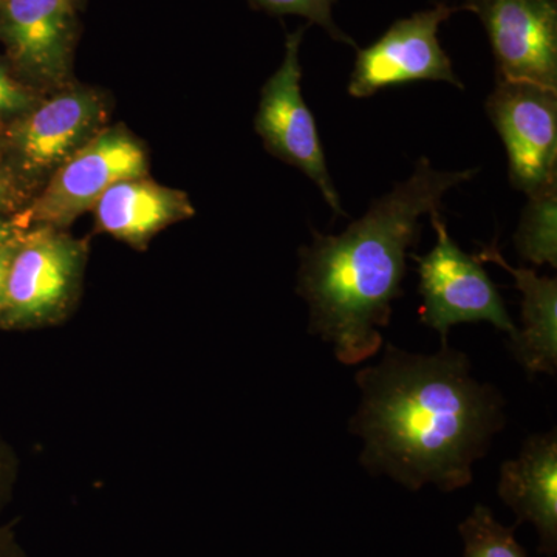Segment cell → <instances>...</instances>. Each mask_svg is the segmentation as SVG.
Here are the masks:
<instances>
[{
	"instance_id": "277c9868",
	"label": "cell",
	"mask_w": 557,
	"mask_h": 557,
	"mask_svg": "<svg viewBox=\"0 0 557 557\" xmlns=\"http://www.w3.org/2000/svg\"><path fill=\"white\" fill-rule=\"evenodd\" d=\"M429 215L437 242L426 256L409 255L416 260L420 276V321L437 330L442 344H448L450 327L465 322H490L509 336L515 335L518 327L478 256H469L458 247L440 209Z\"/></svg>"
},
{
	"instance_id": "30bf717a",
	"label": "cell",
	"mask_w": 557,
	"mask_h": 557,
	"mask_svg": "<svg viewBox=\"0 0 557 557\" xmlns=\"http://www.w3.org/2000/svg\"><path fill=\"white\" fill-rule=\"evenodd\" d=\"M104 116V101L94 90L64 91L13 124L11 148L27 174L57 171L101 132Z\"/></svg>"
},
{
	"instance_id": "7a4b0ae2",
	"label": "cell",
	"mask_w": 557,
	"mask_h": 557,
	"mask_svg": "<svg viewBox=\"0 0 557 557\" xmlns=\"http://www.w3.org/2000/svg\"><path fill=\"white\" fill-rule=\"evenodd\" d=\"M478 170L438 171L423 157L405 182L373 201L341 234L313 231L300 248L298 293L310 309V333L332 346L341 364L357 366L383 347L392 304L405 295L409 249L421 236V219L440 209L448 190Z\"/></svg>"
},
{
	"instance_id": "52a82bcc",
	"label": "cell",
	"mask_w": 557,
	"mask_h": 557,
	"mask_svg": "<svg viewBox=\"0 0 557 557\" xmlns=\"http://www.w3.org/2000/svg\"><path fill=\"white\" fill-rule=\"evenodd\" d=\"M486 113L507 149L512 188L528 197L557 182V90L497 81Z\"/></svg>"
},
{
	"instance_id": "9c48e42d",
	"label": "cell",
	"mask_w": 557,
	"mask_h": 557,
	"mask_svg": "<svg viewBox=\"0 0 557 557\" xmlns=\"http://www.w3.org/2000/svg\"><path fill=\"white\" fill-rule=\"evenodd\" d=\"M486 28L498 81L557 90V0H468Z\"/></svg>"
},
{
	"instance_id": "7402d4cb",
	"label": "cell",
	"mask_w": 557,
	"mask_h": 557,
	"mask_svg": "<svg viewBox=\"0 0 557 557\" xmlns=\"http://www.w3.org/2000/svg\"><path fill=\"white\" fill-rule=\"evenodd\" d=\"M20 236L11 240L10 244H7L5 247L0 248V309H2L3 295H5L7 276H9L11 258H13L14 248H16V242L20 239Z\"/></svg>"
},
{
	"instance_id": "ffe728a7",
	"label": "cell",
	"mask_w": 557,
	"mask_h": 557,
	"mask_svg": "<svg viewBox=\"0 0 557 557\" xmlns=\"http://www.w3.org/2000/svg\"><path fill=\"white\" fill-rule=\"evenodd\" d=\"M24 199V190L9 172L0 171V212L16 208Z\"/></svg>"
},
{
	"instance_id": "ba28073f",
	"label": "cell",
	"mask_w": 557,
	"mask_h": 557,
	"mask_svg": "<svg viewBox=\"0 0 557 557\" xmlns=\"http://www.w3.org/2000/svg\"><path fill=\"white\" fill-rule=\"evenodd\" d=\"M454 13V7L437 3L394 22L376 42L358 50L348 94L369 98L376 91L413 81H443L463 89L438 40L440 25Z\"/></svg>"
},
{
	"instance_id": "2e32d148",
	"label": "cell",
	"mask_w": 557,
	"mask_h": 557,
	"mask_svg": "<svg viewBox=\"0 0 557 557\" xmlns=\"http://www.w3.org/2000/svg\"><path fill=\"white\" fill-rule=\"evenodd\" d=\"M458 531L463 539L465 557H528L516 541V527L502 525L483 505H475Z\"/></svg>"
},
{
	"instance_id": "7c38bea8",
	"label": "cell",
	"mask_w": 557,
	"mask_h": 557,
	"mask_svg": "<svg viewBox=\"0 0 557 557\" xmlns=\"http://www.w3.org/2000/svg\"><path fill=\"white\" fill-rule=\"evenodd\" d=\"M498 497L518 515V523L536 527L539 552H557V435L556 429L527 440L516 460L502 465Z\"/></svg>"
},
{
	"instance_id": "3957f363",
	"label": "cell",
	"mask_w": 557,
	"mask_h": 557,
	"mask_svg": "<svg viewBox=\"0 0 557 557\" xmlns=\"http://www.w3.org/2000/svg\"><path fill=\"white\" fill-rule=\"evenodd\" d=\"M87 248L62 230L38 225L22 231L11 258L0 329L58 324L78 298Z\"/></svg>"
},
{
	"instance_id": "8fae6325",
	"label": "cell",
	"mask_w": 557,
	"mask_h": 557,
	"mask_svg": "<svg viewBox=\"0 0 557 557\" xmlns=\"http://www.w3.org/2000/svg\"><path fill=\"white\" fill-rule=\"evenodd\" d=\"M73 0H3L2 35L25 72L46 83L67 78Z\"/></svg>"
},
{
	"instance_id": "ac0fdd59",
	"label": "cell",
	"mask_w": 557,
	"mask_h": 557,
	"mask_svg": "<svg viewBox=\"0 0 557 557\" xmlns=\"http://www.w3.org/2000/svg\"><path fill=\"white\" fill-rule=\"evenodd\" d=\"M35 108L36 98L0 65V116H22Z\"/></svg>"
},
{
	"instance_id": "4fadbf2b",
	"label": "cell",
	"mask_w": 557,
	"mask_h": 557,
	"mask_svg": "<svg viewBox=\"0 0 557 557\" xmlns=\"http://www.w3.org/2000/svg\"><path fill=\"white\" fill-rule=\"evenodd\" d=\"M94 211L98 230L141 248L161 230L190 218L194 207L188 194L138 177L115 183Z\"/></svg>"
},
{
	"instance_id": "5bb4252c",
	"label": "cell",
	"mask_w": 557,
	"mask_h": 557,
	"mask_svg": "<svg viewBox=\"0 0 557 557\" xmlns=\"http://www.w3.org/2000/svg\"><path fill=\"white\" fill-rule=\"evenodd\" d=\"M478 256L508 271L522 293V329L509 336V348L528 375H556L557 368V281L537 276L533 270L516 269L498 251L496 242Z\"/></svg>"
},
{
	"instance_id": "44dd1931",
	"label": "cell",
	"mask_w": 557,
	"mask_h": 557,
	"mask_svg": "<svg viewBox=\"0 0 557 557\" xmlns=\"http://www.w3.org/2000/svg\"><path fill=\"white\" fill-rule=\"evenodd\" d=\"M0 557H27L11 525H0Z\"/></svg>"
},
{
	"instance_id": "8992f818",
	"label": "cell",
	"mask_w": 557,
	"mask_h": 557,
	"mask_svg": "<svg viewBox=\"0 0 557 557\" xmlns=\"http://www.w3.org/2000/svg\"><path fill=\"white\" fill-rule=\"evenodd\" d=\"M306 28L288 33L281 67L263 86L255 126L265 148L278 160L298 168L321 190L336 215H346L319 138L317 120L300 90L299 50Z\"/></svg>"
},
{
	"instance_id": "9a60e30c",
	"label": "cell",
	"mask_w": 557,
	"mask_h": 557,
	"mask_svg": "<svg viewBox=\"0 0 557 557\" xmlns=\"http://www.w3.org/2000/svg\"><path fill=\"white\" fill-rule=\"evenodd\" d=\"M516 249L533 265L557 267V182L528 196L518 230Z\"/></svg>"
},
{
	"instance_id": "5b68a950",
	"label": "cell",
	"mask_w": 557,
	"mask_h": 557,
	"mask_svg": "<svg viewBox=\"0 0 557 557\" xmlns=\"http://www.w3.org/2000/svg\"><path fill=\"white\" fill-rule=\"evenodd\" d=\"M148 157L129 132L110 127L73 153L54 171L49 185L17 218L24 230L35 225L64 230L94 209L102 194L121 180L145 177Z\"/></svg>"
},
{
	"instance_id": "e0dca14e",
	"label": "cell",
	"mask_w": 557,
	"mask_h": 557,
	"mask_svg": "<svg viewBox=\"0 0 557 557\" xmlns=\"http://www.w3.org/2000/svg\"><path fill=\"white\" fill-rule=\"evenodd\" d=\"M256 9L267 11L271 14H295V16L306 17L311 24L327 32L330 38L347 46L357 47V42L346 35L335 20H333V5L336 0H249Z\"/></svg>"
},
{
	"instance_id": "6da1fadb",
	"label": "cell",
	"mask_w": 557,
	"mask_h": 557,
	"mask_svg": "<svg viewBox=\"0 0 557 557\" xmlns=\"http://www.w3.org/2000/svg\"><path fill=\"white\" fill-rule=\"evenodd\" d=\"M355 380L362 397L350 429L364 442L359 461L410 491L468 486L505 426L502 395L472 379L467 355L448 344L434 355L386 344L379 364Z\"/></svg>"
},
{
	"instance_id": "d6986e66",
	"label": "cell",
	"mask_w": 557,
	"mask_h": 557,
	"mask_svg": "<svg viewBox=\"0 0 557 557\" xmlns=\"http://www.w3.org/2000/svg\"><path fill=\"white\" fill-rule=\"evenodd\" d=\"M16 479V461L5 442L0 438V511L10 500Z\"/></svg>"
},
{
	"instance_id": "603a6c76",
	"label": "cell",
	"mask_w": 557,
	"mask_h": 557,
	"mask_svg": "<svg viewBox=\"0 0 557 557\" xmlns=\"http://www.w3.org/2000/svg\"><path fill=\"white\" fill-rule=\"evenodd\" d=\"M25 231L22 228L17 220H9L0 218V248L5 247L11 240L16 239L17 236Z\"/></svg>"
}]
</instances>
